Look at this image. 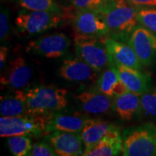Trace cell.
<instances>
[{
    "instance_id": "e0dca14e",
    "label": "cell",
    "mask_w": 156,
    "mask_h": 156,
    "mask_svg": "<svg viewBox=\"0 0 156 156\" xmlns=\"http://www.w3.org/2000/svg\"><path fill=\"white\" fill-rule=\"evenodd\" d=\"M111 65L114 66L116 68L120 79L125 84L129 90L139 95L148 92L151 83L147 75L142 73L140 70L116 63L113 59Z\"/></svg>"
},
{
    "instance_id": "9c48e42d",
    "label": "cell",
    "mask_w": 156,
    "mask_h": 156,
    "mask_svg": "<svg viewBox=\"0 0 156 156\" xmlns=\"http://www.w3.org/2000/svg\"><path fill=\"white\" fill-rule=\"evenodd\" d=\"M128 44L133 48L143 66H151L156 58V35L142 25L132 31Z\"/></svg>"
},
{
    "instance_id": "4dcf8cb0",
    "label": "cell",
    "mask_w": 156,
    "mask_h": 156,
    "mask_svg": "<svg viewBox=\"0 0 156 156\" xmlns=\"http://www.w3.org/2000/svg\"><path fill=\"white\" fill-rule=\"evenodd\" d=\"M2 1H3V0H2Z\"/></svg>"
},
{
    "instance_id": "3957f363",
    "label": "cell",
    "mask_w": 156,
    "mask_h": 156,
    "mask_svg": "<svg viewBox=\"0 0 156 156\" xmlns=\"http://www.w3.org/2000/svg\"><path fill=\"white\" fill-rule=\"evenodd\" d=\"M63 24L62 14L47 11L20 10L15 19L17 33L24 37H33L57 28Z\"/></svg>"
},
{
    "instance_id": "7402d4cb",
    "label": "cell",
    "mask_w": 156,
    "mask_h": 156,
    "mask_svg": "<svg viewBox=\"0 0 156 156\" xmlns=\"http://www.w3.org/2000/svg\"><path fill=\"white\" fill-rule=\"evenodd\" d=\"M17 2L23 9L62 14V9L55 0H17Z\"/></svg>"
},
{
    "instance_id": "6da1fadb",
    "label": "cell",
    "mask_w": 156,
    "mask_h": 156,
    "mask_svg": "<svg viewBox=\"0 0 156 156\" xmlns=\"http://www.w3.org/2000/svg\"><path fill=\"white\" fill-rule=\"evenodd\" d=\"M139 7L125 0H108L98 12L108 28V36L122 42H127L138 23Z\"/></svg>"
},
{
    "instance_id": "ba28073f",
    "label": "cell",
    "mask_w": 156,
    "mask_h": 156,
    "mask_svg": "<svg viewBox=\"0 0 156 156\" xmlns=\"http://www.w3.org/2000/svg\"><path fill=\"white\" fill-rule=\"evenodd\" d=\"M32 69L23 56H17L9 62L1 73V88L23 89L32 77Z\"/></svg>"
},
{
    "instance_id": "8992f818",
    "label": "cell",
    "mask_w": 156,
    "mask_h": 156,
    "mask_svg": "<svg viewBox=\"0 0 156 156\" xmlns=\"http://www.w3.org/2000/svg\"><path fill=\"white\" fill-rule=\"evenodd\" d=\"M101 38L77 33L74 37L77 56L90 64L98 73L110 67L112 62V58Z\"/></svg>"
},
{
    "instance_id": "4fadbf2b",
    "label": "cell",
    "mask_w": 156,
    "mask_h": 156,
    "mask_svg": "<svg viewBox=\"0 0 156 156\" xmlns=\"http://www.w3.org/2000/svg\"><path fill=\"white\" fill-rule=\"evenodd\" d=\"M101 39L113 61L126 67L138 70L142 69V64L129 45L108 36L102 37Z\"/></svg>"
},
{
    "instance_id": "30bf717a",
    "label": "cell",
    "mask_w": 156,
    "mask_h": 156,
    "mask_svg": "<svg viewBox=\"0 0 156 156\" xmlns=\"http://www.w3.org/2000/svg\"><path fill=\"white\" fill-rule=\"evenodd\" d=\"M75 33L101 38L108 36V28L98 12L77 9L73 19Z\"/></svg>"
},
{
    "instance_id": "2e32d148",
    "label": "cell",
    "mask_w": 156,
    "mask_h": 156,
    "mask_svg": "<svg viewBox=\"0 0 156 156\" xmlns=\"http://www.w3.org/2000/svg\"><path fill=\"white\" fill-rule=\"evenodd\" d=\"M119 129L118 126L110 122L88 117L80 133L85 146L84 151L90 148Z\"/></svg>"
},
{
    "instance_id": "484cf974",
    "label": "cell",
    "mask_w": 156,
    "mask_h": 156,
    "mask_svg": "<svg viewBox=\"0 0 156 156\" xmlns=\"http://www.w3.org/2000/svg\"><path fill=\"white\" fill-rule=\"evenodd\" d=\"M142 109L150 116L156 119V91L151 93H145L142 95Z\"/></svg>"
},
{
    "instance_id": "5bb4252c",
    "label": "cell",
    "mask_w": 156,
    "mask_h": 156,
    "mask_svg": "<svg viewBox=\"0 0 156 156\" xmlns=\"http://www.w3.org/2000/svg\"><path fill=\"white\" fill-rule=\"evenodd\" d=\"M60 112L49 114L45 130L46 135L56 131L81 133L88 117L76 113L69 114Z\"/></svg>"
},
{
    "instance_id": "9a60e30c",
    "label": "cell",
    "mask_w": 156,
    "mask_h": 156,
    "mask_svg": "<svg viewBox=\"0 0 156 156\" xmlns=\"http://www.w3.org/2000/svg\"><path fill=\"white\" fill-rule=\"evenodd\" d=\"M84 112L90 114H104L113 108L112 97L98 90L84 91L75 95Z\"/></svg>"
},
{
    "instance_id": "f1b7e54d",
    "label": "cell",
    "mask_w": 156,
    "mask_h": 156,
    "mask_svg": "<svg viewBox=\"0 0 156 156\" xmlns=\"http://www.w3.org/2000/svg\"><path fill=\"white\" fill-rule=\"evenodd\" d=\"M129 5L136 7H156V0H125Z\"/></svg>"
},
{
    "instance_id": "ac0fdd59",
    "label": "cell",
    "mask_w": 156,
    "mask_h": 156,
    "mask_svg": "<svg viewBox=\"0 0 156 156\" xmlns=\"http://www.w3.org/2000/svg\"><path fill=\"white\" fill-rule=\"evenodd\" d=\"M0 114L4 117L20 116L29 114L25 91L11 90V92L1 96Z\"/></svg>"
},
{
    "instance_id": "d6986e66",
    "label": "cell",
    "mask_w": 156,
    "mask_h": 156,
    "mask_svg": "<svg viewBox=\"0 0 156 156\" xmlns=\"http://www.w3.org/2000/svg\"><path fill=\"white\" fill-rule=\"evenodd\" d=\"M97 90L110 97H116L129 91L120 79L114 66L106 68L98 77L97 82Z\"/></svg>"
},
{
    "instance_id": "ffe728a7",
    "label": "cell",
    "mask_w": 156,
    "mask_h": 156,
    "mask_svg": "<svg viewBox=\"0 0 156 156\" xmlns=\"http://www.w3.org/2000/svg\"><path fill=\"white\" fill-rule=\"evenodd\" d=\"M113 108L123 121H130L140 113L142 109L140 95L128 91L115 97Z\"/></svg>"
},
{
    "instance_id": "5b68a950",
    "label": "cell",
    "mask_w": 156,
    "mask_h": 156,
    "mask_svg": "<svg viewBox=\"0 0 156 156\" xmlns=\"http://www.w3.org/2000/svg\"><path fill=\"white\" fill-rule=\"evenodd\" d=\"M49 115L26 114L0 118V136H28L39 138L46 136L45 130Z\"/></svg>"
},
{
    "instance_id": "d4e9b609",
    "label": "cell",
    "mask_w": 156,
    "mask_h": 156,
    "mask_svg": "<svg viewBox=\"0 0 156 156\" xmlns=\"http://www.w3.org/2000/svg\"><path fill=\"white\" fill-rule=\"evenodd\" d=\"M10 10L6 7H1L0 12V41L5 42L10 32Z\"/></svg>"
},
{
    "instance_id": "8fae6325",
    "label": "cell",
    "mask_w": 156,
    "mask_h": 156,
    "mask_svg": "<svg viewBox=\"0 0 156 156\" xmlns=\"http://www.w3.org/2000/svg\"><path fill=\"white\" fill-rule=\"evenodd\" d=\"M45 140L52 146L57 155H83L84 143L80 133L53 132L46 135Z\"/></svg>"
},
{
    "instance_id": "277c9868",
    "label": "cell",
    "mask_w": 156,
    "mask_h": 156,
    "mask_svg": "<svg viewBox=\"0 0 156 156\" xmlns=\"http://www.w3.org/2000/svg\"><path fill=\"white\" fill-rule=\"evenodd\" d=\"M124 156L156 155V126L151 124L132 126L122 135Z\"/></svg>"
},
{
    "instance_id": "4316f807",
    "label": "cell",
    "mask_w": 156,
    "mask_h": 156,
    "mask_svg": "<svg viewBox=\"0 0 156 156\" xmlns=\"http://www.w3.org/2000/svg\"><path fill=\"white\" fill-rule=\"evenodd\" d=\"M108 0H71L73 5L77 9H90L99 12Z\"/></svg>"
},
{
    "instance_id": "7c38bea8",
    "label": "cell",
    "mask_w": 156,
    "mask_h": 156,
    "mask_svg": "<svg viewBox=\"0 0 156 156\" xmlns=\"http://www.w3.org/2000/svg\"><path fill=\"white\" fill-rule=\"evenodd\" d=\"M97 74L90 64L79 56L65 58L58 69L60 77L73 83L93 80L97 77Z\"/></svg>"
},
{
    "instance_id": "83f0119b",
    "label": "cell",
    "mask_w": 156,
    "mask_h": 156,
    "mask_svg": "<svg viewBox=\"0 0 156 156\" xmlns=\"http://www.w3.org/2000/svg\"><path fill=\"white\" fill-rule=\"evenodd\" d=\"M29 156H56L57 154L52 146L45 140L33 145L32 149L28 153Z\"/></svg>"
},
{
    "instance_id": "7a4b0ae2",
    "label": "cell",
    "mask_w": 156,
    "mask_h": 156,
    "mask_svg": "<svg viewBox=\"0 0 156 156\" xmlns=\"http://www.w3.org/2000/svg\"><path fill=\"white\" fill-rule=\"evenodd\" d=\"M29 114L49 115L67 107V90L54 85H38L25 90Z\"/></svg>"
},
{
    "instance_id": "44dd1931",
    "label": "cell",
    "mask_w": 156,
    "mask_h": 156,
    "mask_svg": "<svg viewBox=\"0 0 156 156\" xmlns=\"http://www.w3.org/2000/svg\"><path fill=\"white\" fill-rule=\"evenodd\" d=\"M123 150V139L119 129L109 134L89 149L84 151V156L118 155Z\"/></svg>"
},
{
    "instance_id": "f546056e",
    "label": "cell",
    "mask_w": 156,
    "mask_h": 156,
    "mask_svg": "<svg viewBox=\"0 0 156 156\" xmlns=\"http://www.w3.org/2000/svg\"><path fill=\"white\" fill-rule=\"evenodd\" d=\"M8 48L5 46H2L0 47V69L1 72L5 67L8 57Z\"/></svg>"
},
{
    "instance_id": "cb8c5ba5",
    "label": "cell",
    "mask_w": 156,
    "mask_h": 156,
    "mask_svg": "<svg viewBox=\"0 0 156 156\" xmlns=\"http://www.w3.org/2000/svg\"><path fill=\"white\" fill-rule=\"evenodd\" d=\"M138 23L156 35V9L139 8Z\"/></svg>"
},
{
    "instance_id": "52a82bcc",
    "label": "cell",
    "mask_w": 156,
    "mask_h": 156,
    "mask_svg": "<svg viewBox=\"0 0 156 156\" xmlns=\"http://www.w3.org/2000/svg\"><path fill=\"white\" fill-rule=\"evenodd\" d=\"M71 41L63 33H55L30 41L26 51L47 58H57L67 53Z\"/></svg>"
},
{
    "instance_id": "603a6c76",
    "label": "cell",
    "mask_w": 156,
    "mask_h": 156,
    "mask_svg": "<svg viewBox=\"0 0 156 156\" xmlns=\"http://www.w3.org/2000/svg\"><path fill=\"white\" fill-rule=\"evenodd\" d=\"M7 145L9 151L15 156L28 155L33 147L32 140L28 136H13L8 137Z\"/></svg>"
}]
</instances>
